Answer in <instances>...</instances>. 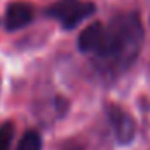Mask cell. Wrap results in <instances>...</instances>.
Returning <instances> with one entry per match:
<instances>
[{
  "label": "cell",
  "instance_id": "obj_2",
  "mask_svg": "<svg viewBox=\"0 0 150 150\" xmlns=\"http://www.w3.org/2000/svg\"><path fill=\"white\" fill-rule=\"evenodd\" d=\"M96 11L94 4L91 2H80V0H59L52 4L47 9V16L58 19L63 28L70 30L77 26L82 19L91 16Z\"/></svg>",
  "mask_w": 150,
  "mask_h": 150
},
{
  "label": "cell",
  "instance_id": "obj_3",
  "mask_svg": "<svg viewBox=\"0 0 150 150\" xmlns=\"http://www.w3.org/2000/svg\"><path fill=\"white\" fill-rule=\"evenodd\" d=\"M107 112H108V120L112 124L115 138L120 143H129L134 138V120L131 119V115L117 105H110Z\"/></svg>",
  "mask_w": 150,
  "mask_h": 150
},
{
  "label": "cell",
  "instance_id": "obj_1",
  "mask_svg": "<svg viewBox=\"0 0 150 150\" xmlns=\"http://www.w3.org/2000/svg\"><path fill=\"white\" fill-rule=\"evenodd\" d=\"M143 44V26L136 12L115 16L105 26L93 23L79 35V49L91 54L103 74L124 72L140 54Z\"/></svg>",
  "mask_w": 150,
  "mask_h": 150
},
{
  "label": "cell",
  "instance_id": "obj_6",
  "mask_svg": "<svg viewBox=\"0 0 150 150\" xmlns=\"http://www.w3.org/2000/svg\"><path fill=\"white\" fill-rule=\"evenodd\" d=\"M14 136V124L12 122H4L0 126V150H9Z\"/></svg>",
  "mask_w": 150,
  "mask_h": 150
},
{
  "label": "cell",
  "instance_id": "obj_4",
  "mask_svg": "<svg viewBox=\"0 0 150 150\" xmlns=\"http://www.w3.org/2000/svg\"><path fill=\"white\" fill-rule=\"evenodd\" d=\"M33 19V9L25 4V2H14L7 7L5 12V28L9 32L25 28L26 25H30Z\"/></svg>",
  "mask_w": 150,
  "mask_h": 150
},
{
  "label": "cell",
  "instance_id": "obj_5",
  "mask_svg": "<svg viewBox=\"0 0 150 150\" xmlns=\"http://www.w3.org/2000/svg\"><path fill=\"white\" fill-rule=\"evenodd\" d=\"M16 150H42V138L37 131H26Z\"/></svg>",
  "mask_w": 150,
  "mask_h": 150
}]
</instances>
